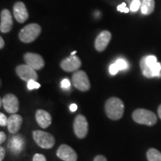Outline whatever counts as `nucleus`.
Returning <instances> with one entry per match:
<instances>
[{
    "label": "nucleus",
    "mask_w": 161,
    "mask_h": 161,
    "mask_svg": "<svg viewBox=\"0 0 161 161\" xmlns=\"http://www.w3.org/2000/svg\"><path fill=\"white\" fill-rule=\"evenodd\" d=\"M70 86V81L67 78H64V80H62L61 81V87L64 88V89H67L69 88Z\"/></svg>",
    "instance_id": "nucleus-28"
},
{
    "label": "nucleus",
    "mask_w": 161,
    "mask_h": 161,
    "mask_svg": "<svg viewBox=\"0 0 161 161\" xmlns=\"http://www.w3.org/2000/svg\"><path fill=\"white\" fill-rule=\"evenodd\" d=\"M122 12H124V13H128L129 12V8H125L123 9V11H122Z\"/></svg>",
    "instance_id": "nucleus-36"
},
{
    "label": "nucleus",
    "mask_w": 161,
    "mask_h": 161,
    "mask_svg": "<svg viewBox=\"0 0 161 161\" xmlns=\"http://www.w3.org/2000/svg\"><path fill=\"white\" fill-rule=\"evenodd\" d=\"M115 64L117 65L119 69V70H125V69H128V62H127L125 60L122 59V58H120V59H118L117 60H116V61L115 62Z\"/></svg>",
    "instance_id": "nucleus-21"
},
{
    "label": "nucleus",
    "mask_w": 161,
    "mask_h": 161,
    "mask_svg": "<svg viewBox=\"0 0 161 161\" xmlns=\"http://www.w3.org/2000/svg\"><path fill=\"white\" fill-rule=\"evenodd\" d=\"M72 84L76 89L82 92L88 91L90 89V82L86 73L83 70H77L72 77Z\"/></svg>",
    "instance_id": "nucleus-5"
},
{
    "label": "nucleus",
    "mask_w": 161,
    "mask_h": 161,
    "mask_svg": "<svg viewBox=\"0 0 161 161\" xmlns=\"http://www.w3.org/2000/svg\"><path fill=\"white\" fill-rule=\"evenodd\" d=\"M16 73L22 80L29 82V80H37L38 75L35 69L28 65V64H21L16 68Z\"/></svg>",
    "instance_id": "nucleus-7"
},
{
    "label": "nucleus",
    "mask_w": 161,
    "mask_h": 161,
    "mask_svg": "<svg viewBox=\"0 0 161 161\" xmlns=\"http://www.w3.org/2000/svg\"><path fill=\"white\" fill-rule=\"evenodd\" d=\"M125 8H126V4L125 3H122L121 4V5H119L117 7V10L119 11H121V12H122V11H123V9Z\"/></svg>",
    "instance_id": "nucleus-33"
},
{
    "label": "nucleus",
    "mask_w": 161,
    "mask_h": 161,
    "mask_svg": "<svg viewBox=\"0 0 161 161\" xmlns=\"http://www.w3.org/2000/svg\"><path fill=\"white\" fill-rule=\"evenodd\" d=\"M32 161H46V158L43 154H36L34 155Z\"/></svg>",
    "instance_id": "nucleus-27"
},
{
    "label": "nucleus",
    "mask_w": 161,
    "mask_h": 161,
    "mask_svg": "<svg viewBox=\"0 0 161 161\" xmlns=\"http://www.w3.org/2000/svg\"><path fill=\"white\" fill-rule=\"evenodd\" d=\"M151 70H152L153 77L160 76L161 72V64L158 62V63L155 64L154 66H152V67H151Z\"/></svg>",
    "instance_id": "nucleus-20"
},
{
    "label": "nucleus",
    "mask_w": 161,
    "mask_h": 161,
    "mask_svg": "<svg viewBox=\"0 0 161 161\" xmlns=\"http://www.w3.org/2000/svg\"><path fill=\"white\" fill-rule=\"evenodd\" d=\"M5 46V42H4V40L3 37H0V49H3Z\"/></svg>",
    "instance_id": "nucleus-34"
},
{
    "label": "nucleus",
    "mask_w": 161,
    "mask_h": 161,
    "mask_svg": "<svg viewBox=\"0 0 161 161\" xmlns=\"http://www.w3.org/2000/svg\"><path fill=\"white\" fill-rule=\"evenodd\" d=\"M41 33V27L37 23H31L21 29L19 38L23 43H29L37 39Z\"/></svg>",
    "instance_id": "nucleus-3"
},
{
    "label": "nucleus",
    "mask_w": 161,
    "mask_h": 161,
    "mask_svg": "<svg viewBox=\"0 0 161 161\" xmlns=\"http://www.w3.org/2000/svg\"><path fill=\"white\" fill-rule=\"evenodd\" d=\"M93 161H108L107 158L103 155H97L95 157Z\"/></svg>",
    "instance_id": "nucleus-29"
},
{
    "label": "nucleus",
    "mask_w": 161,
    "mask_h": 161,
    "mask_svg": "<svg viewBox=\"0 0 161 161\" xmlns=\"http://www.w3.org/2000/svg\"><path fill=\"white\" fill-rule=\"evenodd\" d=\"M76 52H76V51H74V52H72V53H71V55H75Z\"/></svg>",
    "instance_id": "nucleus-37"
},
{
    "label": "nucleus",
    "mask_w": 161,
    "mask_h": 161,
    "mask_svg": "<svg viewBox=\"0 0 161 161\" xmlns=\"http://www.w3.org/2000/svg\"><path fill=\"white\" fill-rule=\"evenodd\" d=\"M132 118L136 123L148 126L154 125L158 122V118L154 112L143 108L134 110L132 114Z\"/></svg>",
    "instance_id": "nucleus-2"
},
{
    "label": "nucleus",
    "mask_w": 161,
    "mask_h": 161,
    "mask_svg": "<svg viewBox=\"0 0 161 161\" xmlns=\"http://www.w3.org/2000/svg\"><path fill=\"white\" fill-rule=\"evenodd\" d=\"M27 86L28 88H29V90H31L34 89H39L40 87V84L39 83H37V80H29V82H27Z\"/></svg>",
    "instance_id": "nucleus-23"
},
{
    "label": "nucleus",
    "mask_w": 161,
    "mask_h": 161,
    "mask_svg": "<svg viewBox=\"0 0 161 161\" xmlns=\"http://www.w3.org/2000/svg\"><path fill=\"white\" fill-rule=\"evenodd\" d=\"M5 155V151L3 147L0 148V161H3Z\"/></svg>",
    "instance_id": "nucleus-30"
},
{
    "label": "nucleus",
    "mask_w": 161,
    "mask_h": 161,
    "mask_svg": "<svg viewBox=\"0 0 161 161\" xmlns=\"http://www.w3.org/2000/svg\"><path fill=\"white\" fill-rule=\"evenodd\" d=\"M77 108H78V106H77V104H70L69 109H70V110H71L72 112L76 111V110H77Z\"/></svg>",
    "instance_id": "nucleus-32"
},
{
    "label": "nucleus",
    "mask_w": 161,
    "mask_h": 161,
    "mask_svg": "<svg viewBox=\"0 0 161 161\" xmlns=\"http://www.w3.org/2000/svg\"><path fill=\"white\" fill-rule=\"evenodd\" d=\"M146 62L147 65L150 67V69L152 66H154V64L158 63V61H157V58L154 55L146 56Z\"/></svg>",
    "instance_id": "nucleus-22"
},
{
    "label": "nucleus",
    "mask_w": 161,
    "mask_h": 161,
    "mask_svg": "<svg viewBox=\"0 0 161 161\" xmlns=\"http://www.w3.org/2000/svg\"><path fill=\"white\" fill-rule=\"evenodd\" d=\"M155 7L154 0H142L141 5V12L145 15H149L153 13Z\"/></svg>",
    "instance_id": "nucleus-17"
},
{
    "label": "nucleus",
    "mask_w": 161,
    "mask_h": 161,
    "mask_svg": "<svg viewBox=\"0 0 161 161\" xmlns=\"http://www.w3.org/2000/svg\"><path fill=\"white\" fill-rule=\"evenodd\" d=\"M14 15L18 23H23L29 18V13L25 4L22 2H17L14 6Z\"/></svg>",
    "instance_id": "nucleus-14"
},
{
    "label": "nucleus",
    "mask_w": 161,
    "mask_h": 161,
    "mask_svg": "<svg viewBox=\"0 0 161 161\" xmlns=\"http://www.w3.org/2000/svg\"><path fill=\"white\" fill-rule=\"evenodd\" d=\"M6 140V135L3 131L0 132V143H3Z\"/></svg>",
    "instance_id": "nucleus-31"
},
{
    "label": "nucleus",
    "mask_w": 161,
    "mask_h": 161,
    "mask_svg": "<svg viewBox=\"0 0 161 161\" xmlns=\"http://www.w3.org/2000/svg\"><path fill=\"white\" fill-rule=\"evenodd\" d=\"M148 161H161V152L158 149L151 148L146 153Z\"/></svg>",
    "instance_id": "nucleus-18"
},
{
    "label": "nucleus",
    "mask_w": 161,
    "mask_h": 161,
    "mask_svg": "<svg viewBox=\"0 0 161 161\" xmlns=\"http://www.w3.org/2000/svg\"><path fill=\"white\" fill-rule=\"evenodd\" d=\"M32 136L35 142L40 148L44 149H49L55 146V138L49 133L37 130L32 132Z\"/></svg>",
    "instance_id": "nucleus-4"
},
{
    "label": "nucleus",
    "mask_w": 161,
    "mask_h": 161,
    "mask_svg": "<svg viewBox=\"0 0 161 161\" xmlns=\"http://www.w3.org/2000/svg\"><path fill=\"white\" fill-rule=\"evenodd\" d=\"M74 133L79 139H84L87 135L88 122L85 116L81 114H78L74 119L73 122Z\"/></svg>",
    "instance_id": "nucleus-6"
},
{
    "label": "nucleus",
    "mask_w": 161,
    "mask_h": 161,
    "mask_svg": "<svg viewBox=\"0 0 161 161\" xmlns=\"http://www.w3.org/2000/svg\"><path fill=\"white\" fill-rule=\"evenodd\" d=\"M109 71H110V73L111 74V75H116V74L118 73V72L119 71V69L117 65L114 63V64H113L112 65H110V68H109Z\"/></svg>",
    "instance_id": "nucleus-26"
},
{
    "label": "nucleus",
    "mask_w": 161,
    "mask_h": 161,
    "mask_svg": "<svg viewBox=\"0 0 161 161\" xmlns=\"http://www.w3.org/2000/svg\"><path fill=\"white\" fill-rule=\"evenodd\" d=\"M0 31L2 33H8L11 31L13 27V18L9 10L4 9L1 11L0 15Z\"/></svg>",
    "instance_id": "nucleus-12"
},
{
    "label": "nucleus",
    "mask_w": 161,
    "mask_h": 161,
    "mask_svg": "<svg viewBox=\"0 0 161 161\" xmlns=\"http://www.w3.org/2000/svg\"><path fill=\"white\" fill-rule=\"evenodd\" d=\"M104 110L106 115L110 119H120L124 114L125 105L123 102L117 97H110L106 101Z\"/></svg>",
    "instance_id": "nucleus-1"
},
{
    "label": "nucleus",
    "mask_w": 161,
    "mask_h": 161,
    "mask_svg": "<svg viewBox=\"0 0 161 161\" xmlns=\"http://www.w3.org/2000/svg\"><path fill=\"white\" fill-rule=\"evenodd\" d=\"M140 68L142 69V74L146 78H152V70H151L150 67L147 65L146 62V57H143L140 60Z\"/></svg>",
    "instance_id": "nucleus-19"
},
{
    "label": "nucleus",
    "mask_w": 161,
    "mask_h": 161,
    "mask_svg": "<svg viewBox=\"0 0 161 161\" xmlns=\"http://www.w3.org/2000/svg\"><path fill=\"white\" fill-rule=\"evenodd\" d=\"M81 66V60L78 56L71 55L60 62V67L65 72H75Z\"/></svg>",
    "instance_id": "nucleus-9"
},
{
    "label": "nucleus",
    "mask_w": 161,
    "mask_h": 161,
    "mask_svg": "<svg viewBox=\"0 0 161 161\" xmlns=\"http://www.w3.org/2000/svg\"><path fill=\"white\" fill-rule=\"evenodd\" d=\"M23 58L26 64L31 66L35 70L41 69L45 66V61H44L43 57L38 54L27 52L24 55Z\"/></svg>",
    "instance_id": "nucleus-10"
},
{
    "label": "nucleus",
    "mask_w": 161,
    "mask_h": 161,
    "mask_svg": "<svg viewBox=\"0 0 161 161\" xmlns=\"http://www.w3.org/2000/svg\"><path fill=\"white\" fill-rule=\"evenodd\" d=\"M141 3L140 0H134V1L131 3V5H130V10L133 12L137 11L139 8H140Z\"/></svg>",
    "instance_id": "nucleus-24"
},
{
    "label": "nucleus",
    "mask_w": 161,
    "mask_h": 161,
    "mask_svg": "<svg viewBox=\"0 0 161 161\" xmlns=\"http://www.w3.org/2000/svg\"><path fill=\"white\" fill-rule=\"evenodd\" d=\"M2 102H3L4 109L8 114H14L19 110V100L14 94L9 93L5 95L2 99Z\"/></svg>",
    "instance_id": "nucleus-8"
},
{
    "label": "nucleus",
    "mask_w": 161,
    "mask_h": 161,
    "mask_svg": "<svg viewBox=\"0 0 161 161\" xmlns=\"http://www.w3.org/2000/svg\"><path fill=\"white\" fill-rule=\"evenodd\" d=\"M158 116L159 118L161 119V104L160 106L158 107Z\"/></svg>",
    "instance_id": "nucleus-35"
},
{
    "label": "nucleus",
    "mask_w": 161,
    "mask_h": 161,
    "mask_svg": "<svg viewBox=\"0 0 161 161\" xmlns=\"http://www.w3.org/2000/svg\"><path fill=\"white\" fill-rule=\"evenodd\" d=\"M23 123V118L18 114H12L9 116L8 122V130L11 134H15L18 132L21 128Z\"/></svg>",
    "instance_id": "nucleus-16"
},
{
    "label": "nucleus",
    "mask_w": 161,
    "mask_h": 161,
    "mask_svg": "<svg viewBox=\"0 0 161 161\" xmlns=\"http://www.w3.org/2000/svg\"><path fill=\"white\" fill-rule=\"evenodd\" d=\"M111 33L109 31H107V30L102 31L95 40L94 46H95L96 49L98 52H103L104 50H105L111 40Z\"/></svg>",
    "instance_id": "nucleus-13"
},
{
    "label": "nucleus",
    "mask_w": 161,
    "mask_h": 161,
    "mask_svg": "<svg viewBox=\"0 0 161 161\" xmlns=\"http://www.w3.org/2000/svg\"><path fill=\"white\" fill-rule=\"evenodd\" d=\"M37 124L42 128H47L52 124V116L47 111L44 110H37L35 114Z\"/></svg>",
    "instance_id": "nucleus-15"
},
{
    "label": "nucleus",
    "mask_w": 161,
    "mask_h": 161,
    "mask_svg": "<svg viewBox=\"0 0 161 161\" xmlns=\"http://www.w3.org/2000/svg\"><path fill=\"white\" fill-rule=\"evenodd\" d=\"M8 122V118L6 116L5 114H0V125L1 126H7Z\"/></svg>",
    "instance_id": "nucleus-25"
},
{
    "label": "nucleus",
    "mask_w": 161,
    "mask_h": 161,
    "mask_svg": "<svg viewBox=\"0 0 161 161\" xmlns=\"http://www.w3.org/2000/svg\"><path fill=\"white\" fill-rule=\"evenodd\" d=\"M56 154L64 161H77L78 159V155L75 150L66 144L60 146Z\"/></svg>",
    "instance_id": "nucleus-11"
}]
</instances>
